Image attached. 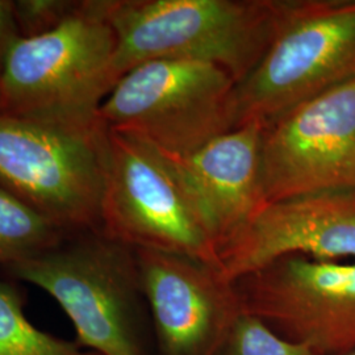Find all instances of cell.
<instances>
[{
	"label": "cell",
	"mask_w": 355,
	"mask_h": 355,
	"mask_svg": "<svg viewBox=\"0 0 355 355\" xmlns=\"http://www.w3.org/2000/svg\"><path fill=\"white\" fill-rule=\"evenodd\" d=\"M116 82L155 60L217 64L239 83L275 35L282 0H103Z\"/></svg>",
	"instance_id": "6da1fadb"
},
{
	"label": "cell",
	"mask_w": 355,
	"mask_h": 355,
	"mask_svg": "<svg viewBox=\"0 0 355 355\" xmlns=\"http://www.w3.org/2000/svg\"><path fill=\"white\" fill-rule=\"evenodd\" d=\"M114 51L103 0L80 1L54 31L15 41L0 71V114L73 127L101 121L117 83Z\"/></svg>",
	"instance_id": "7a4b0ae2"
},
{
	"label": "cell",
	"mask_w": 355,
	"mask_h": 355,
	"mask_svg": "<svg viewBox=\"0 0 355 355\" xmlns=\"http://www.w3.org/2000/svg\"><path fill=\"white\" fill-rule=\"evenodd\" d=\"M6 268L51 295L74 324L79 346L98 355H150L135 249L87 232Z\"/></svg>",
	"instance_id": "3957f363"
},
{
	"label": "cell",
	"mask_w": 355,
	"mask_h": 355,
	"mask_svg": "<svg viewBox=\"0 0 355 355\" xmlns=\"http://www.w3.org/2000/svg\"><path fill=\"white\" fill-rule=\"evenodd\" d=\"M355 78V0H282L267 51L233 94V129L266 124Z\"/></svg>",
	"instance_id": "277c9868"
},
{
	"label": "cell",
	"mask_w": 355,
	"mask_h": 355,
	"mask_svg": "<svg viewBox=\"0 0 355 355\" xmlns=\"http://www.w3.org/2000/svg\"><path fill=\"white\" fill-rule=\"evenodd\" d=\"M108 128L0 114V186L69 237L101 232Z\"/></svg>",
	"instance_id": "5b68a950"
},
{
	"label": "cell",
	"mask_w": 355,
	"mask_h": 355,
	"mask_svg": "<svg viewBox=\"0 0 355 355\" xmlns=\"http://www.w3.org/2000/svg\"><path fill=\"white\" fill-rule=\"evenodd\" d=\"M101 232L135 250L184 255L220 267L202 207L177 167L150 145L112 129Z\"/></svg>",
	"instance_id": "8992f818"
},
{
	"label": "cell",
	"mask_w": 355,
	"mask_h": 355,
	"mask_svg": "<svg viewBox=\"0 0 355 355\" xmlns=\"http://www.w3.org/2000/svg\"><path fill=\"white\" fill-rule=\"evenodd\" d=\"M234 89V78L217 64L155 60L128 71L98 116L108 129L183 158L233 130Z\"/></svg>",
	"instance_id": "52a82bcc"
},
{
	"label": "cell",
	"mask_w": 355,
	"mask_h": 355,
	"mask_svg": "<svg viewBox=\"0 0 355 355\" xmlns=\"http://www.w3.org/2000/svg\"><path fill=\"white\" fill-rule=\"evenodd\" d=\"M265 203L355 189V78L263 124Z\"/></svg>",
	"instance_id": "ba28073f"
},
{
	"label": "cell",
	"mask_w": 355,
	"mask_h": 355,
	"mask_svg": "<svg viewBox=\"0 0 355 355\" xmlns=\"http://www.w3.org/2000/svg\"><path fill=\"white\" fill-rule=\"evenodd\" d=\"M243 312L320 355L355 349V262L283 257L234 282Z\"/></svg>",
	"instance_id": "9c48e42d"
},
{
	"label": "cell",
	"mask_w": 355,
	"mask_h": 355,
	"mask_svg": "<svg viewBox=\"0 0 355 355\" xmlns=\"http://www.w3.org/2000/svg\"><path fill=\"white\" fill-rule=\"evenodd\" d=\"M158 355H220L243 313L236 284L184 255L136 250Z\"/></svg>",
	"instance_id": "30bf717a"
},
{
	"label": "cell",
	"mask_w": 355,
	"mask_h": 355,
	"mask_svg": "<svg viewBox=\"0 0 355 355\" xmlns=\"http://www.w3.org/2000/svg\"><path fill=\"white\" fill-rule=\"evenodd\" d=\"M288 255L355 262V189L267 204L218 249V268L234 283Z\"/></svg>",
	"instance_id": "8fae6325"
},
{
	"label": "cell",
	"mask_w": 355,
	"mask_h": 355,
	"mask_svg": "<svg viewBox=\"0 0 355 355\" xmlns=\"http://www.w3.org/2000/svg\"><path fill=\"white\" fill-rule=\"evenodd\" d=\"M262 129L263 124L252 123L189 157L166 155L200 204L217 252L266 207L261 184Z\"/></svg>",
	"instance_id": "7c38bea8"
},
{
	"label": "cell",
	"mask_w": 355,
	"mask_h": 355,
	"mask_svg": "<svg viewBox=\"0 0 355 355\" xmlns=\"http://www.w3.org/2000/svg\"><path fill=\"white\" fill-rule=\"evenodd\" d=\"M69 236L0 186V265L11 266L58 246Z\"/></svg>",
	"instance_id": "4fadbf2b"
},
{
	"label": "cell",
	"mask_w": 355,
	"mask_h": 355,
	"mask_svg": "<svg viewBox=\"0 0 355 355\" xmlns=\"http://www.w3.org/2000/svg\"><path fill=\"white\" fill-rule=\"evenodd\" d=\"M0 355H98L85 353L78 343L37 329L24 313L23 299L0 280Z\"/></svg>",
	"instance_id": "5bb4252c"
},
{
	"label": "cell",
	"mask_w": 355,
	"mask_h": 355,
	"mask_svg": "<svg viewBox=\"0 0 355 355\" xmlns=\"http://www.w3.org/2000/svg\"><path fill=\"white\" fill-rule=\"evenodd\" d=\"M220 355H320L304 343H293L262 320L243 312Z\"/></svg>",
	"instance_id": "9a60e30c"
},
{
	"label": "cell",
	"mask_w": 355,
	"mask_h": 355,
	"mask_svg": "<svg viewBox=\"0 0 355 355\" xmlns=\"http://www.w3.org/2000/svg\"><path fill=\"white\" fill-rule=\"evenodd\" d=\"M80 1L71 0H17L13 1V15L23 38L49 33L73 16Z\"/></svg>",
	"instance_id": "2e32d148"
},
{
	"label": "cell",
	"mask_w": 355,
	"mask_h": 355,
	"mask_svg": "<svg viewBox=\"0 0 355 355\" xmlns=\"http://www.w3.org/2000/svg\"><path fill=\"white\" fill-rule=\"evenodd\" d=\"M19 37L13 15V1L0 0V71L8 51Z\"/></svg>",
	"instance_id": "e0dca14e"
},
{
	"label": "cell",
	"mask_w": 355,
	"mask_h": 355,
	"mask_svg": "<svg viewBox=\"0 0 355 355\" xmlns=\"http://www.w3.org/2000/svg\"><path fill=\"white\" fill-rule=\"evenodd\" d=\"M341 355H355V349L354 350H350V352H347V353H345V354Z\"/></svg>",
	"instance_id": "ac0fdd59"
}]
</instances>
